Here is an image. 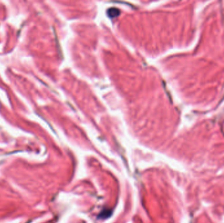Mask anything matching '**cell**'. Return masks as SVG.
Returning <instances> with one entry per match:
<instances>
[{"label": "cell", "instance_id": "obj_1", "mask_svg": "<svg viewBox=\"0 0 224 223\" xmlns=\"http://www.w3.org/2000/svg\"><path fill=\"white\" fill-rule=\"evenodd\" d=\"M120 12H121L119 11V9L115 8V7H112V8H110L107 10V14L108 15V17L110 18H115V17H117V16H119Z\"/></svg>", "mask_w": 224, "mask_h": 223}]
</instances>
